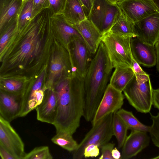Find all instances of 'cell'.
Wrapping results in <instances>:
<instances>
[{"mask_svg":"<svg viewBox=\"0 0 159 159\" xmlns=\"http://www.w3.org/2000/svg\"><path fill=\"white\" fill-rule=\"evenodd\" d=\"M152 159H159V155L155 157H154L153 158H152Z\"/></svg>","mask_w":159,"mask_h":159,"instance_id":"obj_43","label":"cell"},{"mask_svg":"<svg viewBox=\"0 0 159 159\" xmlns=\"http://www.w3.org/2000/svg\"><path fill=\"white\" fill-rule=\"evenodd\" d=\"M150 137L147 132L131 131L122 147L120 159H128L136 156L148 146Z\"/></svg>","mask_w":159,"mask_h":159,"instance_id":"obj_13","label":"cell"},{"mask_svg":"<svg viewBox=\"0 0 159 159\" xmlns=\"http://www.w3.org/2000/svg\"><path fill=\"white\" fill-rule=\"evenodd\" d=\"M78 31L92 54H95L102 41V34L88 18L73 25Z\"/></svg>","mask_w":159,"mask_h":159,"instance_id":"obj_14","label":"cell"},{"mask_svg":"<svg viewBox=\"0 0 159 159\" xmlns=\"http://www.w3.org/2000/svg\"><path fill=\"white\" fill-rule=\"evenodd\" d=\"M24 0H23V1H24Z\"/></svg>","mask_w":159,"mask_h":159,"instance_id":"obj_44","label":"cell"},{"mask_svg":"<svg viewBox=\"0 0 159 159\" xmlns=\"http://www.w3.org/2000/svg\"><path fill=\"white\" fill-rule=\"evenodd\" d=\"M131 68L134 73L135 76L138 82H143L150 79L149 75L142 69L139 64L134 58Z\"/></svg>","mask_w":159,"mask_h":159,"instance_id":"obj_30","label":"cell"},{"mask_svg":"<svg viewBox=\"0 0 159 159\" xmlns=\"http://www.w3.org/2000/svg\"><path fill=\"white\" fill-rule=\"evenodd\" d=\"M153 1L157 11H159V0H153Z\"/></svg>","mask_w":159,"mask_h":159,"instance_id":"obj_41","label":"cell"},{"mask_svg":"<svg viewBox=\"0 0 159 159\" xmlns=\"http://www.w3.org/2000/svg\"><path fill=\"white\" fill-rule=\"evenodd\" d=\"M157 55V63L156 64L157 69L159 73V37L154 45Z\"/></svg>","mask_w":159,"mask_h":159,"instance_id":"obj_39","label":"cell"},{"mask_svg":"<svg viewBox=\"0 0 159 159\" xmlns=\"http://www.w3.org/2000/svg\"><path fill=\"white\" fill-rule=\"evenodd\" d=\"M113 114L107 115L92 125V128L78 144L77 148L73 152V159L83 158L84 150L89 145H97L100 148L103 145L109 142L113 135L112 129Z\"/></svg>","mask_w":159,"mask_h":159,"instance_id":"obj_4","label":"cell"},{"mask_svg":"<svg viewBox=\"0 0 159 159\" xmlns=\"http://www.w3.org/2000/svg\"><path fill=\"white\" fill-rule=\"evenodd\" d=\"M49 7V0H33L32 19Z\"/></svg>","mask_w":159,"mask_h":159,"instance_id":"obj_31","label":"cell"},{"mask_svg":"<svg viewBox=\"0 0 159 159\" xmlns=\"http://www.w3.org/2000/svg\"><path fill=\"white\" fill-rule=\"evenodd\" d=\"M31 42L27 41L25 42L23 45L21 47V53L24 55H27L28 53H30L31 48H32V43H31Z\"/></svg>","mask_w":159,"mask_h":159,"instance_id":"obj_38","label":"cell"},{"mask_svg":"<svg viewBox=\"0 0 159 159\" xmlns=\"http://www.w3.org/2000/svg\"><path fill=\"white\" fill-rule=\"evenodd\" d=\"M83 7L87 17L88 16L91 10L93 0H80Z\"/></svg>","mask_w":159,"mask_h":159,"instance_id":"obj_35","label":"cell"},{"mask_svg":"<svg viewBox=\"0 0 159 159\" xmlns=\"http://www.w3.org/2000/svg\"><path fill=\"white\" fill-rule=\"evenodd\" d=\"M115 144L108 142L101 148V155L99 157L100 159H114L112 156V151L114 149Z\"/></svg>","mask_w":159,"mask_h":159,"instance_id":"obj_33","label":"cell"},{"mask_svg":"<svg viewBox=\"0 0 159 159\" xmlns=\"http://www.w3.org/2000/svg\"><path fill=\"white\" fill-rule=\"evenodd\" d=\"M121 11L116 3H112L108 0H93L87 18L103 34L110 30Z\"/></svg>","mask_w":159,"mask_h":159,"instance_id":"obj_6","label":"cell"},{"mask_svg":"<svg viewBox=\"0 0 159 159\" xmlns=\"http://www.w3.org/2000/svg\"><path fill=\"white\" fill-rule=\"evenodd\" d=\"M137 37L154 46L159 37V11H157L134 23Z\"/></svg>","mask_w":159,"mask_h":159,"instance_id":"obj_11","label":"cell"},{"mask_svg":"<svg viewBox=\"0 0 159 159\" xmlns=\"http://www.w3.org/2000/svg\"><path fill=\"white\" fill-rule=\"evenodd\" d=\"M112 156L114 159H120L121 156V154L116 147L114 148L112 150Z\"/></svg>","mask_w":159,"mask_h":159,"instance_id":"obj_40","label":"cell"},{"mask_svg":"<svg viewBox=\"0 0 159 159\" xmlns=\"http://www.w3.org/2000/svg\"><path fill=\"white\" fill-rule=\"evenodd\" d=\"M131 38L114 33L111 30L102 34L101 40L105 45L114 68L131 67L134 60L130 46Z\"/></svg>","mask_w":159,"mask_h":159,"instance_id":"obj_3","label":"cell"},{"mask_svg":"<svg viewBox=\"0 0 159 159\" xmlns=\"http://www.w3.org/2000/svg\"><path fill=\"white\" fill-rule=\"evenodd\" d=\"M22 83L19 81L7 80L4 83L3 89L7 93L17 95H22Z\"/></svg>","mask_w":159,"mask_h":159,"instance_id":"obj_29","label":"cell"},{"mask_svg":"<svg viewBox=\"0 0 159 159\" xmlns=\"http://www.w3.org/2000/svg\"><path fill=\"white\" fill-rule=\"evenodd\" d=\"M33 0H25L23 3L17 19L18 32L21 31L32 19Z\"/></svg>","mask_w":159,"mask_h":159,"instance_id":"obj_24","label":"cell"},{"mask_svg":"<svg viewBox=\"0 0 159 159\" xmlns=\"http://www.w3.org/2000/svg\"><path fill=\"white\" fill-rule=\"evenodd\" d=\"M50 10L52 15L62 14L66 0H49Z\"/></svg>","mask_w":159,"mask_h":159,"instance_id":"obj_32","label":"cell"},{"mask_svg":"<svg viewBox=\"0 0 159 159\" xmlns=\"http://www.w3.org/2000/svg\"><path fill=\"white\" fill-rule=\"evenodd\" d=\"M150 115L152 124L148 132L154 145L159 148V112L156 116Z\"/></svg>","mask_w":159,"mask_h":159,"instance_id":"obj_28","label":"cell"},{"mask_svg":"<svg viewBox=\"0 0 159 159\" xmlns=\"http://www.w3.org/2000/svg\"><path fill=\"white\" fill-rule=\"evenodd\" d=\"M110 30L114 33L131 38L137 37L134 23L122 11Z\"/></svg>","mask_w":159,"mask_h":159,"instance_id":"obj_21","label":"cell"},{"mask_svg":"<svg viewBox=\"0 0 159 159\" xmlns=\"http://www.w3.org/2000/svg\"><path fill=\"white\" fill-rule=\"evenodd\" d=\"M152 105L159 110V88L153 89Z\"/></svg>","mask_w":159,"mask_h":159,"instance_id":"obj_36","label":"cell"},{"mask_svg":"<svg viewBox=\"0 0 159 159\" xmlns=\"http://www.w3.org/2000/svg\"><path fill=\"white\" fill-rule=\"evenodd\" d=\"M51 27L52 30L58 32L66 45L73 40L82 37L77 29L68 22L62 14L51 15Z\"/></svg>","mask_w":159,"mask_h":159,"instance_id":"obj_17","label":"cell"},{"mask_svg":"<svg viewBox=\"0 0 159 159\" xmlns=\"http://www.w3.org/2000/svg\"><path fill=\"white\" fill-rule=\"evenodd\" d=\"M68 64L61 57L55 56L52 61L51 66V75L53 77L60 76L64 71L67 70Z\"/></svg>","mask_w":159,"mask_h":159,"instance_id":"obj_27","label":"cell"},{"mask_svg":"<svg viewBox=\"0 0 159 159\" xmlns=\"http://www.w3.org/2000/svg\"><path fill=\"white\" fill-rule=\"evenodd\" d=\"M54 91L57 101V115L53 125L56 133L73 135L79 127L83 116L84 80L72 74L57 85Z\"/></svg>","mask_w":159,"mask_h":159,"instance_id":"obj_1","label":"cell"},{"mask_svg":"<svg viewBox=\"0 0 159 159\" xmlns=\"http://www.w3.org/2000/svg\"><path fill=\"white\" fill-rule=\"evenodd\" d=\"M112 129L117 139L118 149L122 148L127 137L128 127L116 112L113 114Z\"/></svg>","mask_w":159,"mask_h":159,"instance_id":"obj_23","label":"cell"},{"mask_svg":"<svg viewBox=\"0 0 159 159\" xmlns=\"http://www.w3.org/2000/svg\"><path fill=\"white\" fill-rule=\"evenodd\" d=\"M70 44L73 74L84 80L92 59V54L82 37L73 40Z\"/></svg>","mask_w":159,"mask_h":159,"instance_id":"obj_8","label":"cell"},{"mask_svg":"<svg viewBox=\"0 0 159 159\" xmlns=\"http://www.w3.org/2000/svg\"><path fill=\"white\" fill-rule=\"evenodd\" d=\"M62 14L72 25L78 24L87 18L80 0H66Z\"/></svg>","mask_w":159,"mask_h":159,"instance_id":"obj_19","label":"cell"},{"mask_svg":"<svg viewBox=\"0 0 159 159\" xmlns=\"http://www.w3.org/2000/svg\"><path fill=\"white\" fill-rule=\"evenodd\" d=\"M134 76V74L131 67L117 66L115 68L109 84L122 92Z\"/></svg>","mask_w":159,"mask_h":159,"instance_id":"obj_20","label":"cell"},{"mask_svg":"<svg viewBox=\"0 0 159 159\" xmlns=\"http://www.w3.org/2000/svg\"><path fill=\"white\" fill-rule=\"evenodd\" d=\"M116 4L134 23L158 11L153 0H119Z\"/></svg>","mask_w":159,"mask_h":159,"instance_id":"obj_10","label":"cell"},{"mask_svg":"<svg viewBox=\"0 0 159 159\" xmlns=\"http://www.w3.org/2000/svg\"><path fill=\"white\" fill-rule=\"evenodd\" d=\"M122 92L108 84L91 121L92 125L107 115L121 108L125 97Z\"/></svg>","mask_w":159,"mask_h":159,"instance_id":"obj_9","label":"cell"},{"mask_svg":"<svg viewBox=\"0 0 159 159\" xmlns=\"http://www.w3.org/2000/svg\"><path fill=\"white\" fill-rule=\"evenodd\" d=\"M23 0H0V28L2 29L11 20L17 19Z\"/></svg>","mask_w":159,"mask_h":159,"instance_id":"obj_18","label":"cell"},{"mask_svg":"<svg viewBox=\"0 0 159 159\" xmlns=\"http://www.w3.org/2000/svg\"><path fill=\"white\" fill-rule=\"evenodd\" d=\"M95 54L84 79L85 99L83 117L88 122H91L94 117L114 68L102 41Z\"/></svg>","mask_w":159,"mask_h":159,"instance_id":"obj_2","label":"cell"},{"mask_svg":"<svg viewBox=\"0 0 159 159\" xmlns=\"http://www.w3.org/2000/svg\"><path fill=\"white\" fill-rule=\"evenodd\" d=\"M99 148L97 145H89L84 150V157L85 158L96 157L99 155Z\"/></svg>","mask_w":159,"mask_h":159,"instance_id":"obj_34","label":"cell"},{"mask_svg":"<svg viewBox=\"0 0 159 159\" xmlns=\"http://www.w3.org/2000/svg\"><path fill=\"white\" fill-rule=\"evenodd\" d=\"M0 156L2 159H16L2 146H0Z\"/></svg>","mask_w":159,"mask_h":159,"instance_id":"obj_37","label":"cell"},{"mask_svg":"<svg viewBox=\"0 0 159 159\" xmlns=\"http://www.w3.org/2000/svg\"><path fill=\"white\" fill-rule=\"evenodd\" d=\"M51 140L53 143L70 152L75 151L78 145L72 135L69 134L56 133Z\"/></svg>","mask_w":159,"mask_h":159,"instance_id":"obj_25","label":"cell"},{"mask_svg":"<svg viewBox=\"0 0 159 159\" xmlns=\"http://www.w3.org/2000/svg\"><path fill=\"white\" fill-rule=\"evenodd\" d=\"M153 90L150 79L139 82L134 75L123 92L131 106L139 112L147 113L152 105Z\"/></svg>","mask_w":159,"mask_h":159,"instance_id":"obj_5","label":"cell"},{"mask_svg":"<svg viewBox=\"0 0 159 159\" xmlns=\"http://www.w3.org/2000/svg\"><path fill=\"white\" fill-rule=\"evenodd\" d=\"M116 112L125 122L128 129L131 131L148 132L149 126L141 123L132 112L121 108Z\"/></svg>","mask_w":159,"mask_h":159,"instance_id":"obj_22","label":"cell"},{"mask_svg":"<svg viewBox=\"0 0 159 159\" xmlns=\"http://www.w3.org/2000/svg\"><path fill=\"white\" fill-rule=\"evenodd\" d=\"M130 46L133 57L139 65L148 67L156 65L157 55L154 46L135 37L131 38Z\"/></svg>","mask_w":159,"mask_h":159,"instance_id":"obj_12","label":"cell"},{"mask_svg":"<svg viewBox=\"0 0 159 159\" xmlns=\"http://www.w3.org/2000/svg\"><path fill=\"white\" fill-rule=\"evenodd\" d=\"M110 2L113 4H116L119 0H108Z\"/></svg>","mask_w":159,"mask_h":159,"instance_id":"obj_42","label":"cell"},{"mask_svg":"<svg viewBox=\"0 0 159 159\" xmlns=\"http://www.w3.org/2000/svg\"><path fill=\"white\" fill-rule=\"evenodd\" d=\"M35 109L38 120L53 124L57 111V101L54 90H50L44 93L41 103Z\"/></svg>","mask_w":159,"mask_h":159,"instance_id":"obj_16","label":"cell"},{"mask_svg":"<svg viewBox=\"0 0 159 159\" xmlns=\"http://www.w3.org/2000/svg\"><path fill=\"white\" fill-rule=\"evenodd\" d=\"M22 105V95L1 91L0 94V116L11 122L19 117Z\"/></svg>","mask_w":159,"mask_h":159,"instance_id":"obj_15","label":"cell"},{"mask_svg":"<svg viewBox=\"0 0 159 159\" xmlns=\"http://www.w3.org/2000/svg\"><path fill=\"white\" fill-rule=\"evenodd\" d=\"M0 146L16 159H22L26 153L24 144L10 122L0 116Z\"/></svg>","mask_w":159,"mask_h":159,"instance_id":"obj_7","label":"cell"},{"mask_svg":"<svg viewBox=\"0 0 159 159\" xmlns=\"http://www.w3.org/2000/svg\"><path fill=\"white\" fill-rule=\"evenodd\" d=\"M53 157L48 146L37 147L25 153L22 159H52Z\"/></svg>","mask_w":159,"mask_h":159,"instance_id":"obj_26","label":"cell"}]
</instances>
